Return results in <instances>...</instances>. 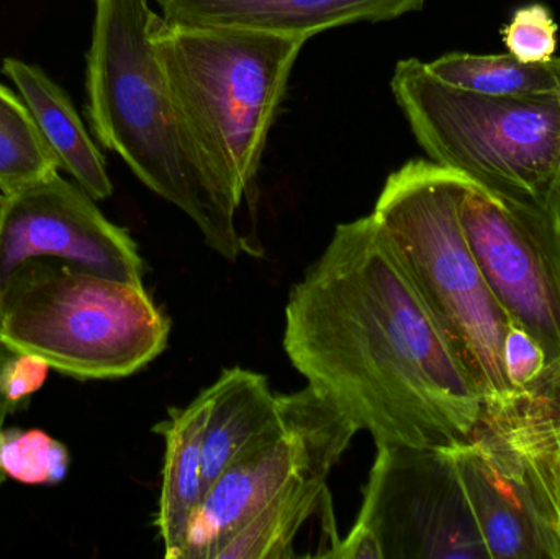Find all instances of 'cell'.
<instances>
[{"mask_svg": "<svg viewBox=\"0 0 560 559\" xmlns=\"http://www.w3.org/2000/svg\"><path fill=\"white\" fill-rule=\"evenodd\" d=\"M2 72L15 84L59 170H65L92 199L110 197L114 186L104 154L85 130L69 95L42 68L22 59H3Z\"/></svg>", "mask_w": 560, "mask_h": 559, "instance_id": "cell-14", "label": "cell"}, {"mask_svg": "<svg viewBox=\"0 0 560 559\" xmlns=\"http://www.w3.org/2000/svg\"><path fill=\"white\" fill-rule=\"evenodd\" d=\"M58 171L23 98L0 84V193H16Z\"/></svg>", "mask_w": 560, "mask_h": 559, "instance_id": "cell-19", "label": "cell"}, {"mask_svg": "<svg viewBox=\"0 0 560 559\" xmlns=\"http://www.w3.org/2000/svg\"><path fill=\"white\" fill-rule=\"evenodd\" d=\"M428 71L464 91L490 97H533L560 92V58L542 62H523L513 55H470L447 53Z\"/></svg>", "mask_w": 560, "mask_h": 559, "instance_id": "cell-18", "label": "cell"}, {"mask_svg": "<svg viewBox=\"0 0 560 559\" xmlns=\"http://www.w3.org/2000/svg\"><path fill=\"white\" fill-rule=\"evenodd\" d=\"M329 559H382L381 545L371 528L355 521L348 537L336 541L331 550L326 551Z\"/></svg>", "mask_w": 560, "mask_h": 559, "instance_id": "cell-23", "label": "cell"}, {"mask_svg": "<svg viewBox=\"0 0 560 559\" xmlns=\"http://www.w3.org/2000/svg\"><path fill=\"white\" fill-rule=\"evenodd\" d=\"M209 389L212 403L203 436V496L280 419V396L272 393L268 377L255 371L230 368Z\"/></svg>", "mask_w": 560, "mask_h": 559, "instance_id": "cell-16", "label": "cell"}, {"mask_svg": "<svg viewBox=\"0 0 560 559\" xmlns=\"http://www.w3.org/2000/svg\"><path fill=\"white\" fill-rule=\"evenodd\" d=\"M173 25L240 26L308 42L326 30L384 22L423 9L427 0H156Z\"/></svg>", "mask_w": 560, "mask_h": 559, "instance_id": "cell-12", "label": "cell"}, {"mask_svg": "<svg viewBox=\"0 0 560 559\" xmlns=\"http://www.w3.org/2000/svg\"><path fill=\"white\" fill-rule=\"evenodd\" d=\"M470 186L433 161H410L388 177L372 213L486 406L516 393L505 358L513 325L490 292L460 223Z\"/></svg>", "mask_w": 560, "mask_h": 559, "instance_id": "cell-4", "label": "cell"}, {"mask_svg": "<svg viewBox=\"0 0 560 559\" xmlns=\"http://www.w3.org/2000/svg\"><path fill=\"white\" fill-rule=\"evenodd\" d=\"M210 403L207 387L189 406L170 409L167 420L154 427L166 445L158 528L167 559H180L203 501L202 450Z\"/></svg>", "mask_w": 560, "mask_h": 559, "instance_id": "cell-15", "label": "cell"}, {"mask_svg": "<svg viewBox=\"0 0 560 559\" xmlns=\"http://www.w3.org/2000/svg\"><path fill=\"white\" fill-rule=\"evenodd\" d=\"M10 351H7L5 348H0V368H2L3 361L9 358ZM16 406L13 404L7 403L3 399L2 394H0V429L5 426L7 417L12 416L15 412Z\"/></svg>", "mask_w": 560, "mask_h": 559, "instance_id": "cell-24", "label": "cell"}, {"mask_svg": "<svg viewBox=\"0 0 560 559\" xmlns=\"http://www.w3.org/2000/svg\"><path fill=\"white\" fill-rule=\"evenodd\" d=\"M358 432V426L313 387L280 394L279 422L203 496L180 559H213L230 535L279 496L305 479L328 478Z\"/></svg>", "mask_w": 560, "mask_h": 559, "instance_id": "cell-7", "label": "cell"}, {"mask_svg": "<svg viewBox=\"0 0 560 559\" xmlns=\"http://www.w3.org/2000/svg\"><path fill=\"white\" fill-rule=\"evenodd\" d=\"M503 42L520 61H549L558 49V23L545 5L523 7L503 30Z\"/></svg>", "mask_w": 560, "mask_h": 559, "instance_id": "cell-21", "label": "cell"}, {"mask_svg": "<svg viewBox=\"0 0 560 559\" xmlns=\"http://www.w3.org/2000/svg\"><path fill=\"white\" fill-rule=\"evenodd\" d=\"M395 101L433 163L495 199L560 213V92L490 97L453 88L405 59Z\"/></svg>", "mask_w": 560, "mask_h": 559, "instance_id": "cell-5", "label": "cell"}, {"mask_svg": "<svg viewBox=\"0 0 560 559\" xmlns=\"http://www.w3.org/2000/svg\"><path fill=\"white\" fill-rule=\"evenodd\" d=\"M33 259H52L102 278L143 284V259L130 233L110 222L81 186L59 173L3 194L0 294L13 272Z\"/></svg>", "mask_w": 560, "mask_h": 559, "instance_id": "cell-10", "label": "cell"}, {"mask_svg": "<svg viewBox=\"0 0 560 559\" xmlns=\"http://www.w3.org/2000/svg\"><path fill=\"white\" fill-rule=\"evenodd\" d=\"M160 16L150 0H95L85 79L95 138L183 210L223 258L262 256L217 196L180 124L158 53Z\"/></svg>", "mask_w": 560, "mask_h": 559, "instance_id": "cell-2", "label": "cell"}, {"mask_svg": "<svg viewBox=\"0 0 560 559\" xmlns=\"http://www.w3.org/2000/svg\"><path fill=\"white\" fill-rule=\"evenodd\" d=\"M5 476H3V473H0V488H2L3 482H5Z\"/></svg>", "mask_w": 560, "mask_h": 559, "instance_id": "cell-25", "label": "cell"}, {"mask_svg": "<svg viewBox=\"0 0 560 559\" xmlns=\"http://www.w3.org/2000/svg\"><path fill=\"white\" fill-rule=\"evenodd\" d=\"M490 559H560L522 473L482 423L451 449Z\"/></svg>", "mask_w": 560, "mask_h": 559, "instance_id": "cell-11", "label": "cell"}, {"mask_svg": "<svg viewBox=\"0 0 560 559\" xmlns=\"http://www.w3.org/2000/svg\"><path fill=\"white\" fill-rule=\"evenodd\" d=\"M306 39L240 26H156L180 124L223 206L238 217Z\"/></svg>", "mask_w": 560, "mask_h": 559, "instance_id": "cell-3", "label": "cell"}, {"mask_svg": "<svg viewBox=\"0 0 560 559\" xmlns=\"http://www.w3.org/2000/svg\"><path fill=\"white\" fill-rule=\"evenodd\" d=\"M2 203H3V194L0 193V210H2Z\"/></svg>", "mask_w": 560, "mask_h": 559, "instance_id": "cell-26", "label": "cell"}, {"mask_svg": "<svg viewBox=\"0 0 560 559\" xmlns=\"http://www.w3.org/2000/svg\"><path fill=\"white\" fill-rule=\"evenodd\" d=\"M282 343L308 386L375 446L454 449L482 416L374 213L339 223L293 286Z\"/></svg>", "mask_w": 560, "mask_h": 559, "instance_id": "cell-1", "label": "cell"}, {"mask_svg": "<svg viewBox=\"0 0 560 559\" xmlns=\"http://www.w3.org/2000/svg\"><path fill=\"white\" fill-rule=\"evenodd\" d=\"M474 258L513 327L560 381V213L495 199L470 186L459 207Z\"/></svg>", "mask_w": 560, "mask_h": 559, "instance_id": "cell-9", "label": "cell"}, {"mask_svg": "<svg viewBox=\"0 0 560 559\" xmlns=\"http://www.w3.org/2000/svg\"><path fill=\"white\" fill-rule=\"evenodd\" d=\"M313 517L335 519L328 478H310L230 535L213 559L293 558L292 545Z\"/></svg>", "mask_w": 560, "mask_h": 559, "instance_id": "cell-17", "label": "cell"}, {"mask_svg": "<svg viewBox=\"0 0 560 559\" xmlns=\"http://www.w3.org/2000/svg\"><path fill=\"white\" fill-rule=\"evenodd\" d=\"M479 422L512 456L560 551V384L486 404Z\"/></svg>", "mask_w": 560, "mask_h": 559, "instance_id": "cell-13", "label": "cell"}, {"mask_svg": "<svg viewBox=\"0 0 560 559\" xmlns=\"http://www.w3.org/2000/svg\"><path fill=\"white\" fill-rule=\"evenodd\" d=\"M170 334L143 284L52 259L26 261L0 294V348L75 380L131 376L166 350Z\"/></svg>", "mask_w": 560, "mask_h": 559, "instance_id": "cell-6", "label": "cell"}, {"mask_svg": "<svg viewBox=\"0 0 560 559\" xmlns=\"http://www.w3.org/2000/svg\"><path fill=\"white\" fill-rule=\"evenodd\" d=\"M48 363L26 353H10L0 368V394L7 403L19 407L48 380Z\"/></svg>", "mask_w": 560, "mask_h": 559, "instance_id": "cell-22", "label": "cell"}, {"mask_svg": "<svg viewBox=\"0 0 560 559\" xmlns=\"http://www.w3.org/2000/svg\"><path fill=\"white\" fill-rule=\"evenodd\" d=\"M358 522L382 559H490L451 449L377 446Z\"/></svg>", "mask_w": 560, "mask_h": 559, "instance_id": "cell-8", "label": "cell"}, {"mask_svg": "<svg viewBox=\"0 0 560 559\" xmlns=\"http://www.w3.org/2000/svg\"><path fill=\"white\" fill-rule=\"evenodd\" d=\"M71 465L68 446L43 430L0 429V473L26 486H56Z\"/></svg>", "mask_w": 560, "mask_h": 559, "instance_id": "cell-20", "label": "cell"}]
</instances>
